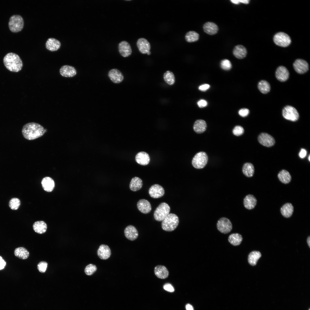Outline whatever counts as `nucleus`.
Instances as JSON below:
<instances>
[{"instance_id": "nucleus-1", "label": "nucleus", "mask_w": 310, "mask_h": 310, "mask_svg": "<svg viewBox=\"0 0 310 310\" xmlns=\"http://www.w3.org/2000/svg\"><path fill=\"white\" fill-rule=\"evenodd\" d=\"M45 133L44 128L40 124L30 122L25 124L22 129L23 137L28 140L35 139L42 136Z\"/></svg>"}, {"instance_id": "nucleus-2", "label": "nucleus", "mask_w": 310, "mask_h": 310, "mask_svg": "<svg viewBox=\"0 0 310 310\" xmlns=\"http://www.w3.org/2000/svg\"><path fill=\"white\" fill-rule=\"evenodd\" d=\"M3 62L6 68L10 71L18 72L23 67L22 61L17 54L13 53L7 54L4 57Z\"/></svg>"}, {"instance_id": "nucleus-3", "label": "nucleus", "mask_w": 310, "mask_h": 310, "mask_svg": "<svg viewBox=\"0 0 310 310\" xmlns=\"http://www.w3.org/2000/svg\"><path fill=\"white\" fill-rule=\"evenodd\" d=\"M179 223L178 216L174 214L170 213L162 220L161 226L165 231H172L176 228Z\"/></svg>"}, {"instance_id": "nucleus-4", "label": "nucleus", "mask_w": 310, "mask_h": 310, "mask_svg": "<svg viewBox=\"0 0 310 310\" xmlns=\"http://www.w3.org/2000/svg\"><path fill=\"white\" fill-rule=\"evenodd\" d=\"M8 26L10 30L13 32H17L22 30L24 26V21L20 15H13L9 19Z\"/></svg>"}, {"instance_id": "nucleus-5", "label": "nucleus", "mask_w": 310, "mask_h": 310, "mask_svg": "<svg viewBox=\"0 0 310 310\" xmlns=\"http://www.w3.org/2000/svg\"><path fill=\"white\" fill-rule=\"evenodd\" d=\"M170 208L165 202L161 203L156 208L154 214L155 219L158 221L162 220L169 214Z\"/></svg>"}, {"instance_id": "nucleus-6", "label": "nucleus", "mask_w": 310, "mask_h": 310, "mask_svg": "<svg viewBox=\"0 0 310 310\" xmlns=\"http://www.w3.org/2000/svg\"><path fill=\"white\" fill-rule=\"evenodd\" d=\"M208 158V156L205 152H199L193 157L192 161V165L197 169L203 168L206 164Z\"/></svg>"}, {"instance_id": "nucleus-7", "label": "nucleus", "mask_w": 310, "mask_h": 310, "mask_svg": "<svg viewBox=\"0 0 310 310\" xmlns=\"http://www.w3.org/2000/svg\"><path fill=\"white\" fill-rule=\"evenodd\" d=\"M282 115L286 119L292 121L298 120L299 114L297 110L293 107L288 105L285 106L282 111Z\"/></svg>"}, {"instance_id": "nucleus-8", "label": "nucleus", "mask_w": 310, "mask_h": 310, "mask_svg": "<svg viewBox=\"0 0 310 310\" xmlns=\"http://www.w3.org/2000/svg\"><path fill=\"white\" fill-rule=\"evenodd\" d=\"M273 40L276 45L282 47L288 46L291 42L290 36L283 32H279L275 34Z\"/></svg>"}, {"instance_id": "nucleus-9", "label": "nucleus", "mask_w": 310, "mask_h": 310, "mask_svg": "<svg viewBox=\"0 0 310 310\" xmlns=\"http://www.w3.org/2000/svg\"><path fill=\"white\" fill-rule=\"evenodd\" d=\"M216 226L218 230L223 234H226L229 233L232 229V225L231 222L226 217L220 218L218 220Z\"/></svg>"}, {"instance_id": "nucleus-10", "label": "nucleus", "mask_w": 310, "mask_h": 310, "mask_svg": "<svg viewBox=\"0 0 310 310\" xmlns=\"http://www.w3.org/2000/svg\"><path fill=\"white\" fill-rule=\"evenodd\" d=\"M258 139L261 144L267 147H271L275 143V140L274 137L266 133H263L260 134Z\"/></svg>"}, {"instance_id": "nucleus-11", "label": "nucleus", "mask_w": 310, "mask_h": 310, "mask_svg": "<svg viewBox=\"0 0 310 310\" xmlns=\"http://www.w3.org/2000/svg\"><path fill=\"white\" fill-rule=\"evenodd\" d=\"M108 75L111 81L115 84L120 83L123 81L124 78L122 73L117 69H113L110 70Z\"/></svg>"}, {"instance_id": "nucleus-12", "label": "nucleus", "mask_w": 310, "mask_h": 310, "mask_svg": "<svg viewBox=\"0 0 310 310\" xmlns=\"http://www.w3.org/2000/svg\"><path fill=\"white\" fill-rule=\"evenodd\" d=\"M293 66L296 71L299 74L304 73L309 69L308 63L305 61L301 59L296 60L293 63Z\"/></svg>"}, {"instance_id": "nucleus-13", "label": "nucleus", "mask_w": 310, "mask_h": 310, "mask_svg": "<svg viewBox=\"0 0 310 310\" xmlns=\"http://www.w3.org/2000/svg\"><path fill=\"white\" fill-rule=\"evenodd\" d=\"M149 193L150 196L154 198H157L162 197L164 194V190L163 188L158 184H155L152 185L149 190Z\"/></svg>"}, {"instance_id": "nucleus-14", "label": "nucleus", "mask_w": 310, "mask_h": 310, "mask_svg": "<svg viewBox=\"0 0 310 310\" xmlns=\"http://www.w3.org/2000/svg\"><path fill=\"white\" fill-rule=\"evenodd\" d=\"M59 73L63 77L71 78L76 75L77 72L74 67L68 65H65L61 67L59 69Z\"/></svg>"}, {"instance_id": "nucleus-15", "label": "nucleus", "mask_w": 310, "mask_h": 310, "mask_svg": "<svg viewBox=\"0 0 310 310\" xmlns=\"http://www.w3.org/2000/svg\"><path fill=\"white\" fill-rule=\"evenodd\" d=\"M118 49L120 55L124 57L129 56L132 52L130 44L125 41H122L119 44Z\"/></svg>"}, {"instance_id": "nucleus-16", "label": "nucleus", "mask_w": 310, "mask_h": 310, "mask_svg": "<svg viewBox=\"0 0 310 310\" xmlns=\"http://www.w3.org/2000/svg\"><path fill=\"white\" fill-rule=\"evenodd\" d=\"M289 72L287 69L284 66H280L276 69V76L277 79L281 82H284L288 78Z\"/></svg>"}, {"instance_id": "nucleus-17", "label": "nucleus", "mask_w": 310, "mask_h": 310, "mask_svg": "<svg viewBox=\"0 0 310 310\" xmlns=\"http://www.w3.org/2000/svg\"><path fill=\"white\" fill-rule=\"evenodd\" d=\"M99 257L102 259H108L111 256V252L109 247L107 245L102 244L99 247L97 251Z\"/></svg>"}, {"instance_id": "nucleus-18", "label": "nucleus", "mask_w": 310, "mask_h": 310, "mask_svg": "<svg viewBox=\"0 0 310 310\" xmlns=\"http://www.w3.org/2000/svg\"><path fill=\"white\" fill-rule=\"evenodd\" d=\"M124 235L128 240L133 241L138 237V233L136 228L133 226L129 225L127 226L124 230Z\"/></svg>"}, {"instance_id": "nucleus-19", "label": "nucleus", "mask_w": 310, "mask_h": 310, "mask_svg": "<svg viewBox=\"0 0 310 310\" xmlns=\"http://www.w3.org/2000/svg\"><path fill=\"white\" fill-rule=\"evenodd\" d=\"M137 45L140 52L143 54H147L150 49V43L144 38H140L138 39Z\"/></svg>"}, {"instance_id": "nucleus-20", "label": "nucleus", "mask_w": 310, "mask_h": 310, "mask_svg": "<svg viewBox=\"0 0 310 310\" xmlns=\"http://www.w3.org/2000/svg\"><path fill=\"white\" fill-rule=\"evenodd\" d=\"M137 206L139 210L143 214L149 213L152 209L150 203L145 199H140L137 202Z\"/></svg>"}, {"instance_id": "nucleus-21", "label": "nucleus", "mask_w": 310, "mask_h": 310, "mask_svg": "<svg viewBox=\"0 0 310 310\" xmlns=\"http://www.w3.org/2000/svg\"><path fill=\"white\" fill-rule=\"evenodd\" d=\"M45 44L47 49L51 51H56L60 48L61 43L57 39L50 38L47 39Z\"/></svg>"}, {"instance_id": "nucleus-22", "label": "nucleus", "mask_w": 310, "mask_h": 310, "mask_svg": "<svg viewBox=\"0 0 310 310\" xmlns=\"http://www.w3.org/2000/svg\"><path fill=\"white\" fill-rule=\"evenodd\" d=\"M203 29L205 32L210 35L216 34L218 30L217 25L215 23L210 22H206L204 24Z\"/></svg>"}, {"instance_id": "nucleus-23", "label": "nucleus", "mask_w": 310, "mask_h": 310, "mask_svg": "<svg viewBox=\"0 0 310 310\" xmlns=\"http://www.w3.org/2000/svg\"><path fill=\"white\" fill-rule=\"evenodd\" d=\"M41 183L43 189L47 192H51L54 188V181L52 178L49 177H46L44 178Z\"/></svg>"}, {"instance_id": "nucleus-24", "label": "nucleus", "mask_w": 310, "mask_h": 310, "mask_svg": "<svg viewBox=\"0 0 310 310\" xmlns=\"http://www.w3.org/2000/svg\"><path fill=\"white\" fill-rule=\"evenodd\" d=\"M154 272L155 275L158 278L161 279H165L167 278L169 273L166 267L162 265L156 266L154 268Z\"/></svg>"}, {"instance_id": "nucleus-25", "label": "nucleus", "mask_w": 310, "mask_h": 310, "mask_svg": "<svg viewBox=\"0 0 310 310\" xmlns=\"http://www.w3.org/2000/svg\"><path fill=\"white\" fill-rule=\"evenodd\" d=\"M150 157L148 154L144 152H138L135 157L136 161L139 164L142 165L148 164L150 161Z\"/></svg>"}, {"instance_id": "nucleus-26", "label": "nucleus", "mask_w": 310, "mask_h": 310, "mask_svg": "<svg viewBox=\"0 0 310 310\" xmlns=\"http://www.w3.org/2000/svg\"><path fill=\"white\" fill-rule=\"evenodd\" d=\"M257 200L253 195H247L243 199V204L245 208L248 210L254 208L257 204Z\"/></svg>"}, {"instance_id": "nucleus-27", "label": "nucleus", "mask_w": 310, "mask_h": 310, "mask_svg": "<svg viewBox=\"0 0 310 310\" xmlns=\"http://www.w3.org/2000/svg\"><path fill=\"white\" fill-rule=\"evenodd\" d=\"M247 53L246 48L241 45L236 46L233 50V54L234 56L239 59L245 58L246 56Z\"/></svg>"}, {"instance_id": "nucleus-28", "label": "nucleus", "mask_w": 310, "mask_h": 310, "mask_svg": "<svg viewBox=\"0 0 310 310\" xmlns=\"http://www.w3.org/2000/svg\"><path fill=\"white\" fill-rule=\"evenodd\" d=\"M280 212L282 215L284 217L288 218L292 215L294 211V207L292 204L288 203L284 204L280 208Z\"/></svg>"}, {"instance_id": "nucleus-29", "label": "nucleus", "mask_w": 310, "mask_h": 310, "mask_svg": "<svg viewBox=\"0 0 310 310\" xmlns=\"http://www.w3.org/2000/svg\"><path fill=\"white\" fill-rule=\"evenodd\" d=\"M142 185V179L138 177H135L131 179L129 183V187L131 191H135L140 189Z\"/></svg>"}, {"instance_id": "nucleus-30", "label": "nucleus", "mask_w": 310, "mask_h": 310, "mask_svg": "<svg viewBox=\"0 0 310 310\" xmlns=\"http://www.w3.org/2000/svg\"><path fill=\"white\" fill-rule=\"evenodd\" d=\"M206 127L207 124L206 122L202 119L197 120L194 123L193 126L194 130L198 133L204 132L206 130Z\"/></svg>"}, {"instance_id": "nucleus-31", "label": "nucleus", "mask_w": 310, "mask_h": 310, "mask_svg": "<svg viewBox=\"0 0 310 310\" xmlns=\"http://www.w3.org/2000/svg\"><path fill=\"white\" fill-rule=\"evenodd\" d=\"M33 228L36 232L42 234L46 232L47 226L46 223L43 221H37L34 223Z\"/></svg>"}, {"instance_id": "nucleus-32", "label": "nucleus", "mask_w": 310, "mask_h": 310, "mask_svg": "<svg viewBox=\"0 0 310 310\" xmlns=\"http://www.w3.org/2000/svg\"><path fill=\"white\" fill-rule=\"evenodd\" d=\"M278 177L281 182L285 184L290 182L292 179L289 172L285 170L280 171L278 174Z\"/></svg>"}, {"instance_id": "nucleus-33", "label": "nucleus", "mask_w": 310, "mask_h": 310, "mask_svg": "<svg viewBox=\"0 0 310 310\" xmlns=\"http://www.w3.org/2000/svg\"><path fill=\"white\" fill-rule=\"evenodd\" d=\"M14 254L15 256L23 259H27L29 255L28 251L23 247H19L16 248L14 251Z\"/></svg>"}, {"instance_id": "nucleus-34", "label": "nucleus", "mask_w": 310, "mask_h": 310, "mask_svg": "<svg viewBox=\"0 0 310 310\" xmlns=\"http://www.w3.org/2000/svg\"><path fill=\"white\" fill-rule=\"evenodd\" d=\"M261 256V253L258 251H253L251 252L248 256L249 263L252 266L255 265Z\"/></svg>"}, {"instance_id": "nucleus-35", "label": "nucleus", "mask_w": 310, "mask_h": 310, "mask_svg": "<svg viewBox=\"0 0 310 310\" xmlns=\"http://www.w3.org/2000/svg\"><path fill=\"white\" fill-rule=\"evenodd\" d=\"M243 174L247 177H252L254 173V168L252 164L250 163H245L242 168Z\"/></svg>"}, {"instance_id": "nucleus-36", "label": "nucleus", "mask_w": 310, "mask_h": 310, "mask_svg": "<svg viewBox=\"0 0 310 310\" xmlns=\"http://www.w3.org/2000/svg\"><path fill=\"white\" fill-rule=\"evenodd\" d=\"M228 240L231 244L236 246L239 245L241 243L243 238L242 236L239 233H232L229 235Z\"/></svg>"}, {"instance_id": "nucleus-37", "label": "nucleus", "mask_w": 310, "mask_h": 310, "mask_svg": "<svg viewBox=\"0 0 310 310\" xmlns=\"http://www.w3.org/2000/svg\"><path fill=\"white\" fill-rule=\"evenodd\" d=\"M186 40L189 42H192L197 41L199 38V35L196 32L191 31L188 32L185 35Z\"/></svg>"}, {"instance_id": "nucleus-38", "label": "nucleus", "mask_w": 310, "mask_h": 310, "mask_svg": "<svg viewBox=\"0 0 310 310\" xmlns=\"http://www.w3.org/2000/svg\"><path fill=\"white\" fill-rule=\"evenodd\" d=\"M259 90L263 94L268 92L270 89V86L269 83L266 81L262 80L260 81L258 85Z\"/></svg>"}, {"instance_id": "nucleus-39", "label": "nucleus", "mask_w": 310, "mask_h": 310, "mask_svg": "<svg viewBox=\"0 0 310 310\" xmlns=\"http://www.w3.org/2000/svg\"><path fill=\"white\" fill-rule=\"evenodd\" d=\"M163 78L165 82L169 85H173L175 82V76L170 71H167L165 72L163 75Z\"/></svg>"}, {"instance_id": "nucleus-40", "label": "nucleus", "mask_w": 310, "mask_h": 310, "mask_svg": "<svg viewBox=\"0 0 310 310\" xmlns=\"http://www.w3.org/2000/svg\"><path fill=\"white\" fill-rule=\"evenodd\" d=\"M20 205V199L17 198H13L11 199L9 202V206L11 209L16 210L19 208Z\"/></svg>"}, {"instance_id": "nucleus-41", "label": "nucleus", "mask_w": 310, "mask_h": 310, "mask_svg": "<svg viewBox=\"0 0 310 310\" xmlns=\"http://www.w3.org/2000/svg\"><path fill=\"white\" fill-rule=\"evenodd\" d=\"M97 268L96 266L92 264H90L87 266L84 269V272L88 276H91L96 271Z\"/></svg>"}, {"instance_id": "nucleus-42", "label": "nucleus", "mask_w": 310, "mask_h": 310, "mask_svg": "<svg viewBox=\"0 0 310 310\" xmlns=\"http://www.w3.org/2000/svg\"><path fill=\"white\" fill-rule=\"evenodd\" d=\"M220 66L223 69L226 70H228L231 68L232 66L229 60L227 59H224L221 61Z\"/></svg>"}, {"instance_id": "nucleus-43", "label": "nucleus", "mask_w": 310, "mask_h": 310, "mask_svg": "<svg viewBox=\"0 0 310 310\" xmlns=\"http://www.w3.org/2000/svg\"><path fill=\"white\" fill-rule=\"evenodd\" d=\"M244 132V129L241 126L237 125L235 126L232 130V133L235 135L240 136L242 135Z\"/></svg>"}, {"instance_id": "nucleus-44", "label": "nucleus", "mask_w": 310, "mask_h": 310, "mask_svg": "<svg viewBox=\"0 0 310 310\" xmlns=\"http://www.w3.org/2000/svg\"><path fill=\"white\" fill-rule=\"evenodd\" d=\"M47 263L44 261L40 262L37 265V268L39 271L42 273L45 272L47 267Z\"/></svg>"}, {"instance_id": "nucleus-45", "label": "nucleus", "mask_w": 310, "mask_h": 310, "mask_svg": "<svg viewBox=\"0 0 310 310\" xmlns=\"http://www.w3.org/2000/svg\"><path fill=\"white\" fill-rule=\"evenodd\" d=\"M249 109L246 108H243L240 109L239 111V115L243 117L247 116L249 114Z\"/></svg>"}, {"instance_id": "nucleus-46", "label": "nucleus", "mask_w": 310, "mask_h": 310, "mask_svg": "<svg viewBox=\"0 0 310 310\" xmlns=\"http://www.w3.org/2000/svg\"><path fill=\"white\" fill-rule=\"evenodd\" d=\"M164 289L166 290L169 292H173L174 291V288L173 286L169 283H166L163 286Z\"/></svg>"}, {"instance_id": "nucleus-47", "label": "nucleus", "mask_w": 310, "mask_h": 310, "mask_svg": "<svg viewBox=\"0 0 310 310\" xmlns=\"http://www.w3.org/2000/svg\"><path fill=\"white\" fill-rule=\"evenodd\" d=\"M197 104L199 107L203 108L207 105V102L204 100L201 99L197 102Z\"/></svg>"}, {"instance_id": "nucleus-48", "label": "nucleus", "mask_w": 310, "mask_h": 310, "mask_svg": "<svg viewBox=\"0 0 310 310\" xmlns=\"http://www.w3.org/2000/svg\"><path fill=\"white\" fill-rule=\"evenodd\" d=\"M210 87L209 85L205 84L199 86V89L201 91H205L208 89Z\"/></svg>"}, {"instance_id": "nucleus-49", "label": "nucleus", "mask_w": 310, "mask_h": 310, "mask_svg": "<svg viewBox=\"0 0 310 310\" xmlns=\"http://www.w3.org/2000/svg\"><path fill=\"white\" fill-rule=\"evenodd\" d=\"M307 151L306 150L304 149H301L299 153V155L301 158H303L305 157Z\"/></svg>"}, {"instance_id": "nucleus-50", "label": "nucleus", "mask_w": 310, "mask_h": 310, "mask_svg": "<svg viewBox=\"0 0 310 310\" xmlns=\"http://www.w3.org/2000/svg\"><path fill=\"white\" fill-rule=\"evenodd\" d=\"M6 265V262L0 256V270L3 269Z\"/></svg>"}, {"instance_id": "nucleus-51", "label": "nucleus", "mask_w": 310, "mask_h": 310, "mask_svg": "<svg viewBox=\"0 0 310 310\" xmlns=\"http://www.w3.org/2000/svg\"><path fill=\"white\" fill-rule=\"evenodd\" d=\"M186 310H194L193 306L189 304H187L186 305Z\"/></svg>"}, {"instance_id": "nucleus-52", "label": "nucleus", "mask_w": 310, "mask_h": 310, "mask_svg": "<svg viewBox=\"0 0 310 310\" xmlns=\"http://www.w3.org/2000/svg\"><path fill=\"white\" fill-rule=\"evenodd\" d=\"M240 3H243L245 4H248L249 3L250 0H239Z\"/></svg>"}, {"instance_id": "nucleus-53", "label": "nucleus", "mask_w": 310, "mask_h": 310, "mask_svg": "<svg viewBox=\"0 0 310 310\" xmlns=\"http://www.w3.org/2000/svg\"><path fill=\"white\" fill-rule=\"evenodd\" d=\"M230 1L232 3L236 4H239L240 3L239 0H231Z\"/></svg>"}, {"instance_id": "nucleus-54", "label": "nucleus", "mask_w": 310, "mask_h": 310, "mask_svg": "<svg viewBox=\"0 0 310 310\" xmlns=\"http://www.w3.org/2000/svg\"><path fill=\"white\" fill-rule=\"evenodd\" d=\"M307 242L308 245V246H309V247H310V236H309L308 237V238L307 239Z\"/></svg>"}, {"instance_id": "nucleus-55", "label": "nucleus", "mask_w": 310, "mask_h": 310, "mask_svg": "<svg viewBox=\"0 0 310 310\" xmlns=\"http://www.w3.org/2000/svg\"><path fill=\"white\" fill-rule=\"evenodd\" d=\"M147 54L148 55H150L151 54V52L149 51L147 53Z\"/></svg>"}, {"instance_id": "nucleus-56", "label": "nucleus", "mask_w": 310, "mask_h": 310, "mask_svg": "<svg viewBox=\"0 0 310 310\" xmlns=\"http://www.w3.org/2000/svg\"><path fill=\"white\" fill-rule=\"evenodd\" d=\"M310 155H309V157H308V159H309V161H310Z\"/></svg>"}, {"instance_id": "nucleus-57", "label": "nucleus", "mask_w": 310, "mask_h": 310, "mask_svg": "<svg viewBox=\"0 0 310 310\" xmlns=\"http://www.w3.org/2000/svg\"><path fill=\"white\" fill-rule=\"evenodd\" d=\"M309 310H310V309H309Z\"/></svg>"}]
</instances>
